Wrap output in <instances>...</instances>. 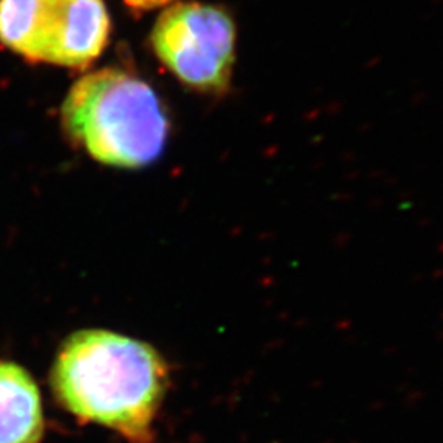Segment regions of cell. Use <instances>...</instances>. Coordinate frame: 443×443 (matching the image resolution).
<instances>
[{"label": "cell", "instance_id": "1", "mask_svg": "<svg viewBox=\"0 0 443 443\" xmlns=\"http://www.w3.org/2000/svg\"><path fill=\"white\" fill-rule=\"evenodd\" d=\"M166 386V363L153 347L109 330L72 333L51 369L59 404L130 443H151V425Z\"/></svg>", "mask_w": 443, "mask_h": 443}, {"label": "cell", "instance_id": "3", "mask_svg": "<svg viewBox=\"0 0 443 443\" xmlns=\"http://www.w3.org/2000/svg\"><path fill=\"white\" fill-rule=\"evenodd\" d=\"M109 38L104 0H0V43L31 63L84 69Z\"/></svg>", "mask_w": 443, "mask_h": 443}, {"label": "cell", "instance_id": "5", "mask_svg": "<svg viewBox=\"0 0 443 443\" xmlns=\"http://www.w3.org/2000/svg\"><path fill=\"white\" fill-rule=\"evenodd\" d=\"M44 432L41 398L31 374L0 361V443H39Z\"/></svg>", "mask_w": 443, "mask_h": 443}, {"label": "cell", "instance_id": "4", "mask_svg": "<svg viewBox=\"0 0 443 443\" xmlns=\"http://www.w3.org/2000/svg\"><path fill=\"white\" fill-rule=\"evenodd\" d=\"M156 58L186 85L206 95L228 90L236 58V25L219 5L176 4L150 35Z\"/></svg>", "mask_w": 443, "mask_h": 443}, {"label": "cell", "instance_id": "2", "mask_svg": "<svg viewBox=\"0 0 443 443\" xmlns=\"http://www.w3.org/2000/svg\"><path fill=\"white\" fill-rule=\"evenodd\" d=\"M61 123L76 144L99 163L143 168L161 155L169 118L151 85L120 68H104L72 84Z\"/></svg>", "mask_w": 443, "mask_h": 443}, {"label": "cell", "instance_id": "6", "mask_svg": "<svg viewBox=\"0 0 443 443\" xmlns=\"http://www.w3.org/2000/svg\"><path fill=\"white\" fill-rule=\"evenodd\" d=\"M123 2L127 4L131 10L148 12V10H153V9H158V7H163L169 2H173V0H123Z\"/></svg>", "mask_w": 443, "mask_h": 443}]
</instances>
